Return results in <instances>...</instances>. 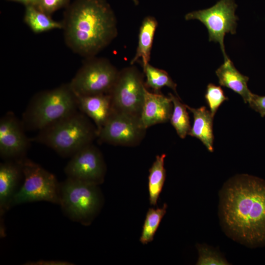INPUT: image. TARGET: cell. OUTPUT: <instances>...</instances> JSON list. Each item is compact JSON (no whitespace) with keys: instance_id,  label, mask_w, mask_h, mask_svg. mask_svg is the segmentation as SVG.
<instances>
[{"instance_id":"cell-1","label":"cell","mask_w":265,"mask_h":265,"mask_svg":"<svg viewBox=\"0 0 265 265\" xmlns=\"http://www.w3.org/2000/svg\"><path fill=\"white\" fill-rule=\"evenodd\" d=\"M219 194V217L226 235L250 248L265 247V180L237 175Z\"/></svg>"},{"instance_id":"cell-5","label":"cell","mask_w":265,"mask_h":265,"mask_svg":"<svg viewBox=\"0 0 265 265\" xmlns=\"http://www.w3.org/2000/svg\"><path fill=\"white\" fill-rule=\"evenodd\" d=\"M59 205L73 221L89 225L99 212L103 197L98 185L67 178L60 184Z\"/></svg>"},{"instance_id":"cell-2","label":"cell","mask_w":265,"mask_h":265,"mask_svg":"<svg viewBox=\"0 0 265 265\" xmlns=\"http://www.w3.org/2000/svg\"><path fill=\"white\" fill-rule=\"evenodd\" d=\"M62 23L66 45L87 58L108 46L117 34L116 18L106 0H75L67 7Z\"/></svg>"},{"instance_id":"cell-20","label":"cell","mask_w":265,"mask_h":265,"mask_svg":"<svg viewBox=\"0 0 265 265\" xmlns=\"http://www.w3.org/2000/svg\"><path fill=\"white\" fill-rule=\"evenodd\" d=\"M24 21L30 29L35 33H40L54 29H63L62 22L56 21L49 15L34 6H26Z\"/></svg>"},{"instance_id":"cell-15","label":"cell","mask_w":265,"mask_h":265,"mask_svg":"<svg viewBox=\"0 0 265 265\" xmlns=\"http://www.w3.org/2000/svg\"><path fill=\"white\" fill-rule=\"evenodd\" d=\"M76 97L78 109L93 121L98 133L114 112L110 94Z\"/></svg>"},{"instance_id":"cell-13","label":"cell","mask_w":265,"mask_h":265,"mask_svg":"<svg viewBox=\"0 0 265 265\" xmlns=\"http://www.w3.org/2000/svg\"><path fill=\"white\" fill-rule=\"evenodd\" d=\"M172 110L173 104L169 96L160 92H152L145 88L140 117L144 128L147 129L153 125L168 121Z\"/></svg>"},{"instance_id":"cell-18","label":"cell","mask_w":265,"mask_h":265,"mask_svg":"<svg viewBox=\"0 0 265 265\" xmlns=\"http://www.w3.org/2000/svg\"><path fill=\"white\" fill-rule=\"evenodd\" d=\"M158 24L157 20L153 16H148L143 19L139 29L136 52L131 60V65L139 61H141L142 67L149 63Z\"/></svg>"},{"instance_id":"cell-16","label":"cell","mask_w":265,"mask_h":265,"mask_svg":"<svg viewBox=\"0 0 265 265\" xmlns=\"http://www.w3.org/2000/svg\"><path fill=\"white\" fill-rule=\"evenodd\" d=\"M215 74L220 85L240 95L245 103L249 102L252 94L247 86L249 78L238 72L229 58L224 60V63L216 70Z\"/></svg>"},{"instance_id":"cell-4","label":"cell","mask_w":265,"mask_h":265,"mask_svg":"<svg viewBox=\"0 0 265 265\" xmlns=\"http://www.w3.org/2000/svg\"><path fill=\"white\" fill-rule=\"evenodd\" d=\"M77 97L69 84L42 92L34 96L23 115L22 124L39 131L78 110Z\"/></svg>"},{"instance_id":"cell-24","label":"cell","mask_w":265,"mask_h":265,"mask_svg":"<svg viewBox=\"0 0 265 265\" xmlns=\"http://www.w3.org/2000/svg\"><path fill=\"white\" fill-rule=\"evenodd\" d=\"M198 252L197 265H229L221 253L214 248L206 244H197Z\"/></svg>"},{"instance_id":"cell-19","label":"cell","mask_w":265,"mask_h":265,"mask_svg":"<svg viewBox=\"0 0 265 265\" xmlns=\"http://www.w3.org/2000/svg\"><path fill=\"white\" fill-rule=\"evenodd\" d=\"M166 155L162 154L156 156L149 170L148 192L150 205L156 206L162 191L166 178L164 159Z\"/></svg>"},{"instance_id":"cell-11","label":"cell","mask_w":265,"mask_h":265,"mask_svg":"<svg viewBox=\"0 0 265 265\" xmlns=\"http://www.w3.org/2000/svg\"><path fill=\"white\" fill-rule=\"evenodd\" d=\"M106 171L102 154L92 143L74 154L64 168L67 178L98 186L104 182Z\"/></svg>"},{"instance_id":"cell-6","label":"cell","mask_w":265,"mask_h":265,"mask_svg":"<svg viewBox=\"0 0 265 265\" xmlns=\"http://www.w3.org/2000/svg\"><path fill=\"white\" fill-rule=\"evenodd\" d=\"M21 165L24 182L14 196L11 207L42 201L59 205L60 184L55 176L25 158L21 159Z\"/></svg>"},{"instance_id":"cell-23","label":"cell","mask_w":265,"mask_h":265,"mask_svg":"<svg viewBox=\"0 0 265 265\" xmlns=\"http://www.w3.org/2000/svg\"><path fill=\"white\" fill-rule=\"evenodd\" d=\"M167 208V204L164 203L161 208L149 209L139 239L141 243L146 244L153 241L160 222L166 212Z\"/></svg>"},{"instance_id":"cell-12","label":"cell","mask_w":265,"mask_h":265,"mask_svg":"<svg viewBox=\"0 0 265 265\" xmlns=\"http://www.w3.org/2000/svg\"><path fill=\"white\" fill-rule=\"evenodd\" d=\"M24 126L11 112L0 120V155L8 160H19L29 148L30 140L24 132Z\"/></svg>"},{"instance_id":"cell-25","label":"cell","mask_w":265,"mask_h":265,"mask_svg":"<svg viewBox=\"0 0 265 265\" xmlns=\"http://www.w3.org/2000/svg\"><path fill=\"white\" fill-rule=\"evenodd\" d=\"M205 98L213 117L220 105L228 100L221 87L213 83L207 85Z\"/></svg>"},{"instance_id":"cell-30","label":"cell","mask_w":265,"mask_h":265,"mask_svg":"<svg viewBox=\"0 0 265 265\" xmlns=\"http://www.w3.org/2000/svg\"><path fill=\"white\" fill-rule=\"evenodd\" d=\"M133 2L134 3L135 5H137L138 4V0H132Z\"/></svg>"},{"instance_id":"cell-3","label":"cell","mask_w":265,"mask_h":265,"mask_svg":"<svg viewBox=\"0 0 265 265\" xmlns=\"http://www.w3.org/2000/svg\"><path fill=\"white\" fill-rule=\"evenodd\" d=\"M96 127L78 110L39 131L33 139L52 148L60 156L72 157L97 137Z\"/></svg>"},{"instance_id":"cell-14","label":"cell","mask_w":265,"mask_h":265,"mask_svg":"<svg viewBox=\"0 0 265 265\" xmlns=\"http://www.w3.org/2000/svg\"><path fill=\"white\" fill-rule=\"evenodd\" d=\"M21 159L9 160L0 164V226L4 214L11 207L20 178L23 176Z\"/></svg>"},{"instance_id":"cell-7","label":"cell","mask_w":265,"mask_h":265,"mask_svg":"<svg viewBox=\"0 0 265 265\" xmlns=\"http://www.w3.org/2000/svg\"><path fill=\"white\" fill-rule=\"evenodd\" d=\"M119 71L105 58H88L69 83L76 96L110 94Z\"/></svg>"},{"instance_id":"cell-17","label":"cell","mask_w":265,"mask_h":265,"mask_svg":"<svg viewBox=\"0 0 265 265\" xmlns=\"http://www.w3.org/2000/svg\"><path fill=\"white\" fill-rule=\"evenodd\" d=\"M193 114V123L188 135L201 140L211 152L213 151V118L210 111L206 106L198 108L190 107L186 105Z\"/></svg>"},{"instance_id":"cell-27","label":"cell","mask_w":265,"mask_h":265,"mask_svg":"<svg viewBox=\"0 0 265 265\" xmlns=\"http://www.w3.org/2000/svg\"><path fill=\"white\" fill-rule=\"evenodd\" d=\"M250 106L260 113L262 117L265 116V96H259L252 93L248 103Z\"/></svg>"},{"instance_id":"cell-9","label":"cell","mask_w":265,"mask_h":265,"mask_svg":"<svg viewBox=\"0 0 265 265\" xmlns=\"http://www.w3.org/2000/svg\"><path fill=\"white\" fill-rule=\"evenodd\" d=\"M237 7L234 0H220L209 8L188 13L185 17L186 20H198L206 26L209 41L219 44L224 60L229 57L225 52L224 39L227 33H236L238 20L235 14Z\"/></svg>"},{"instance_id":"cell-10","label":"cell","mask_w":265,"mask_h":265,"mask_svg":"<svg viewBox=\"0 0 265 265\" xmlns=\"http://www.w3.org/2000/svg\"><path fill=\"white\" fill-rule=\"evenodd\" d=\"M146 130L139 118L114 111L98 132L97 137L102 142L133 146L140 143Z\"/></svg>"},{"instance_id":"cell-22","label":"cell","mask_w":265,"mask_h":265,"mask_svg":"<svg viewBox=\"0 0 265 265\" xmlns=\"http://www.w3.org/2000/svg\"><path fill=\"white\" fill-rule=\"evenodd\" d=\"M143 69L146 77L144 84L146 88H151L155 92H160L162 87H167L177 95V84L165 71L155 67L149 63L143 67Z\"/></svg>"},{"instance_id":"cell-29","label":"cell","mask_w":265,"mask_h":265,"mask_svg":"<svg viewBox=\"0 0 265 265\" xmlns=\"http://www.w3.org/2000/svg\"><path fill=\"white\" fill-rule=\"evenodd\" d=\"M24 4L25 6L31 5L36 6L39 0H10Z\"/></svg>"},{"instance_id":"cell-21","label":"cell","mask_w":265,"mask_h":265,"mask_svg":"<svg viewBox=\"0 0 265 265\" xmlns=\"http://www.w3.org/2000/svg\"><path fill=\"white\" fill-rule=\"evenodd\" d=\"M169 96L173 104V110L170 118L171 124L179 136L185 138L191 129L186 105L180 101L178 96L169 93Z\"/></svg>"},{"instance_id":"cell-26","label":"cell","mask_w":265,"mask_h":265,"mask_svg":"<svg viewBox=\"0 0 265 265\" xmlns=\"http://www.w3.org/2000/svg\"><path fill=\"white\" fill-rule=\"evenodd\" d=\"M69 0H39L36 7L50 15L52 13L66 5Z\"/></svg>"},{"instance_id":"cell-28","label":"cell","mask_w":265,"mask_h":265,"mask_svg":"<svg viewBox=\"0 0 265 265\" xmlns=\"http://www.w3.org/2000/svg\"><path fill=\"white\" fill-rule=\"evenodd\" d=\"M26 265H72L74 264L60 260H40L37 261L28 262L24 264Z\"/></svg>"},{"instance_id":"cell-8","label":"cell","mask_w":265,"mask_h":265,"mask_svg":"<svg viewBox=\"0 0 265 265\" xmlns=\"http://www.w3.org/2000/svg\"><path fill=\"white\" fill-rule=\"evenodd\" d=\"M145 88L143 75L136 67L122 69L110 93L114 111L140 119Z\"/></svg>"}]
</instances>
